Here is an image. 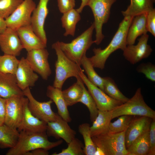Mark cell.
Segmentation results:
<instances>
[{
	"instance_id": "3",
	"label": "cell",
	"mask_w": 155,
	"mask_h": 155,
	"mask_svg": "<svg viewBox=\"0 0 155 155\" xmlns=\"http://www.w3.org/2000/svg\"><path fill=\"white\" fill-rule=\"evenodd\" d=\"M52 48L55 51L57 56L53 86L62 90L64 83L68 78L74 77L77 80H81L80 75L82 70L80 66L66 56L61 49L57 41L52 44Z\"/></svg>"
},
{
	"instance_id": "30",
	"label": "cell",
	"mask_w": 155,
	"mask_h": 155,
	"mask_svg": "<svg viewBox=\"0 0 155 155\" xmlns=\"http://www.w3.org/2000/svg\"><path fill=\"white\" fill-rule=\"evenodd\" d=\"M81 65L82 66L90 81L104 91V77H101L96 72L89 58L87 57L86 55L82 59Z\"/></svg>"
},
{
	"instance_id": "35",
	"label": "cell",
	"mask_w": 155,
	"mask_h": 155,
	"mask_svg": "<svg viewBox=\"0 0 155 155\" xmlns=\"http://www.w3.org/2000/svg\"><path fill=\"white\" fill-rule=\"evenodd\" d=\"M68 146L59 153L53 155H84V145L78 139L75 137L68 144Z\"/></svg>"
},
{
	"instance_id": "44",
	"label": "cell",
	"mask_w": 155,
	"mask_h": 155,
	"mask_svg": "<svg viewBox=\"0 0 155 155\" xmlns=\"http://www.w3.org/2000/svg\"><path fill=\"white\" fill-rule=\"evenodd\" d=\"M7 27L5 19L0 16V34L2 33Z\"/></svg>"
},
{
	"instance_id": "18",
	"label": "cell",
	"mask_w": 155,
	"mask_h": 155,
	"mask_svg": "<svg viewBox=\"0 0 155 155\" xmlns=\"http://www.w3.org/2000/svg\"><path fill=\"white\" fill-rule=\"evenodd\" d=\"M134 117L125 130V146L127 149L137 137L149 130L152 119L147 117Z\"/></svg>"
},
{
	"instance_id": "32",
	"label": "cell",
	"mask_w": 155,
	"mask_h": 155,
	"mask_svg": "<svg viewBox=\"0 0 155 155\" xmlns=\"http://www.w3.org/2000/svg\"><path fill=\"white\" fill-rule=\"evenodd\" d=\"M104 92L113 98L124 103L129 99L120 91L114 80L109 77H104Z\"/></svg>"
},
{
	"instance_id": "5",
	"label": "cell",
	"mask_w": 155,
	"mask_h": 155,
	"mask_svg": "<svg viewBox=\"0 0 155 155\" xmlns=\"http://www.w3.org/2000/svg\"><path fill=\"white\" fill-rule=\"evenodd\" d=\"M123 115L145 116L155 119V111L145 102L140 88L131 98L113 110L112 119Z\"/></svg>"
},
{
	"instance_id": "6",
	"label": "cell",
	"mask_w": 155,
	"mask_h": 155,
	"mask_svg": "<svg viewBox=\"0 0 155 155\" xmlns=\"http://www.w3.org/2000/svg\"><path fill=\"white\" fill-rule=\"evenodd\" d=\"M125 131L92 137L97 148L104 155H129L125 146Z\"/></svg>"
},
{
	"instance_id": "15",
	"label": "cell",
	"mask_w": 155,
	"mask_h": 155,
	"mask_svg": "<svg viewBox=\"0 0 155 155\" xmlns=\"http://www.w3.org/2000/svg\"><path fill=\"white\" fill-rule=\"evenodd\" d=\"M46 132L48 136L57 139L62 138L67 144L75 137L76 134L75 131L58 113L54 121L47 123Z\"/></svg>"
},
{
	"instance_id": "23",
	"label": "cell",
	"mask_w": 155,
	"mask_h": 155,
	"mask_svg": "<svg viewBox=\"0 0 155 155\" xmlns=\"http://www.w3.org/2000/svg\"><path fill=\"white\" fill-rule=\"evenodd\" d=\"M147 13L134 17L129 28L127 37V45L134 44L139 36L147 34L146 27Z\"/></svg>"
},
{
	"instance_id": "7",
	"label": "cell",
	"mask_w": 155,
	"mask_h": 155,
	"mask_svg": "<svg viewBox=\"0 0 155 155\" xmlns=\"http://www.w3.org/2000/svg\"><path fill=\"white\" fill-rule=\"evenodd\" d=\"M117 0H89L88 5L91 8L94 18L93 22L95 30L94 43L99 44L104 36L102 32L103 25L108 20L113 4Z\"/></svg>"
},
{
	"instance_id": "31",
	"label": "cell",
	"mask_w": 155,
	"mask_h": 155,
	"mask_svg": "<svg viewBox=\"0 0 155 155\" xmlns=\"http://www.w3.org/2000/svg\"><path fill=\"white\" fill-rule=\"evenodd\" d=\"M90 126L89 124L84 123L80 125L78 127L79 132L84 139V152L85 155H95L97 150L92 139Z\"/></svg>"
},
{
	"instance_id": "2",
	"label": "cell",
	"mask_w": 155,
	"mask_h": 155,
	"mask_svg": "<svg viewBox=\"0 0 155 155\" xmlns=\"http://www.w3.org/2000/svg\"><path fill=\"white\" fill-rule=\"evenodd\" d=\"M20 136L16 145L10 148L6 155H26L28 152L38 148L49 150L62 144L61 140L55 142L50 141L46 132L33 133L20 131Z\"/></svg>"
},
{
	"instance_id": "9",
	"label": "cell",
	"mask_w": 155,
	"mask_h": 155,
	"mask_svg": "<svg viewBox=\"0 0 155 155\" xmlns=\"http://www.w3.org/2000/svg\"><path fill=\"white\" fill-rule=\"evenodd\" d=\"M36 6L33 0H23L5 19L7 27L16 30L21 27L30 25L31 15Z\"/></svg>"
},
{
	"instance_id": "26",
	"label": "cell",
	"mask_w": 155,
	"mask_h": 155,
	"mask_svg": "<svg viewBox=\"0 0 155 155\" xmlns=\"http://www.w3.org/2000/svg\"><path fill=\"white\" fill-rule=\"evenodd\" d=\"M81 18L80 13L76 9H73L63 13L61 20L62 26L65 30L64 36H74L76 25Z\"/></svg>"
},
{
	"instance_id": "12",
	"label": "cell",
	"mask_w": 155,
	"mask_h": 155,
	"mask_svg": "<svg viewBox=\"0 0 155 155\" xmlns=\"http://www.w3.org/2000/svg\"><path fill=\"white\" fill-rule=\"evenodd\" d=\"M24 95H14L6 99L4 123L18 129L22 121L26 97Z\"/></svg>"
},
{
	"instance_id": "19",
	"label": "cell",
	"mask_w": 155,
	"mask_h": 155,
	"mask_svg": "<svg viewBox=\"0 0 155 155\" xmlns=\"http://www.w3.org/2000/svg\"><path fill=\"white\" fill-rule=\"evenodd\" d=\"M28 100L26 97L24 107L22 118L17 129L20 132L39 133L46 132L47 123L34 116L28 107Z\"/></svg>"
},
{
	"instance_id": "45",
	"label": "cell",
	"mask_w": 155,
	"mask_h": 155,
	"mask_svg": "<svg viewBox=\"0 0 155 155\" xmlns=\"http://www.w3.org/2000/svg\"><path fill=\"white\" fill-rule=\"evenodd\" d=\"M89 0H82L81 3L80 7L76 9L77 11L79 13H81L84 7L88 5Z\"/></svg>"
},
{
	"instance_id": "4",
	"label": "cell",
	"mask_w": 155,
	"mask_h": 155,
	"mask_svg": "<svg viewBox=\"0 0 155 155\" xmlns=\"http://www.w3.org/2000/svg\"><path fill=\"white\" fill-rule=\"evenodd\" d=\"M94 29L93 23L89 28L71 42L57 41L61 49L66 56L80 66L87 51L94 43L92 38Z\"/></svg>"
},
{
	"instance_id": "25",
	"label": "cell",
	"mask_w": 155,
	"mask_h": 155,
	"mask_svg": "<svg viewBox=\"0 0 155 155\" xmlns=\"http://www.w3.org/2000/svg\"><path fill=\"white\" fill-rule=\"evenodd\" d=\"M20 133L16 128L10 127L5 124L0 126V148H11L16 145Z\"/></svg>"
},
{
	"instance_id": "27",
	"label": "cell",
	"mask_w": 155,
	"mask_h": 155,
	"mask_svg": "<svg viewBox=\"0 0 155 155\" xmlns=\"http://www.w3.org/2000/svg\"><path fill=\"white\" fill-rule=\"evenodd\" d=\"M130 5L121 13L124 17L136 16L147 13L154 8L151 0H130Z\"/></svg>"
},
{
	"instance_id": "13",
	"label": "cell",
	"mask_w": 155,
	"mask_h": 155,
	"mask_svg": "<svg viewBox=\"0 0 155 155\" xmlns=\"http://www.w3.org/2000/svg\"><path fill=\"white\" fill-rule=\"evenodd\" d=\"M149 37L147 34L141 35L136 45H127L123 51L124 57L131 64H135L151 55L152 50L148 44Z\"/></svg>"
},
{
	"instance_id": "38",
	"label": "cell",
	"mask_w": 155,
	"mask_h": 155,
	"mask_svg": "<svg viewBox=\"0 0 155 155\" xmlns=\"http://www.w3.org/2000/svg\"><path fill=\"white\" fill-rule=\"evenodd\" d=\"M137 71L143 73L148 79L155 81V66L150 62L142 63L137 67Z\"/></svg>"
},
{
	"instance_id": "17",
	"label": "cell",
	"mask_w": 155,
	"mask_h": 155,
	"mask_svg": "<svg viewBox=\"0 0 155 155\" xmlns=\"http://www.w3.org/2000/svg\"><path fill=\"white\" fill-rule=\"evenodd\" d=\"M15 75L18 86L22 91L34 86L39 78L24 57L20 60Z\"/></svg>"
},
{
	"instance_id": "1",
	"label": "cell",
	"mask_w": 155,
	"mask_h": 155,
	"mask_svg": "<svg viewBox=\"0 0 155 155\" xmlns=\"http://www.w3.org/2000/svg\"><path fill=\"white\" fill-rule=\"evenodd\" d=\"M134 17L127 16L120 23L118 30L108 45L102 49L94 48V55L89 59L94 67L103 69L107 59L115 51H123L127 45V37L128 30Z\"/></svg>"
},
{
	"instance_id": "28",
	"label": "cell",
	"mask_w": 155,
	"mask_h": 155,
	"mask_svg": "<svg viewBox=\"0 0 155 155\" xmlns=\"http://www.w3.org/2000/svg\"><path fill=\"white\" fill-rule=\"evenodd\" d=\"M149 130L137 137L127 149L129 155H148Z\"/></svg>"
},
{
	"instance_id": "20",
	"label": "cell",
	"mask_w": 155,
	"mask_h": 155,
	"mask_svg": "<svg viewBox=\"0 0 155 155\" xmlns=\"http://www.w3.org/2000/svg\"><path fill=\"white\" fill-rule=\"evenodd\" d=\"M16 31L23 49L27 52L46 47L34 32L30 25L21 27Z\"/></svg>"
},
{
	"instance_id": "8",
	"label": "cell",
	"mask_w": 155,
	"mask_h": 155,
	"mask_svg": "<svg viewBox=\"0 0 155 155\" xmlns=\"http://www.w3.org/2000/svg\"><path fill=\"white\" fill-rule=\"evenodd\" d=\"M80 77L94 99L98 109L101 111L113 110L123 103L114 99L98 87L91 83L82 70Z\"/></svg>"
},
{
	"instance_id": "14",
	"label": "cell",
	"mask_w": 155,
	"mask_h": 155,
	"mask_svg": "<svg viewBox=\"0 0 155 155\" xmlns=\"http://www.w3.org/2000/svg\"><path fill=\"white\" fill-rule=\"evenodd\" d=\"M49 0H39L32 13L30 24L35 33L46 45L47 38L44 24L49 13L48 4Z\"/></svg>"
},
{
	"instance_id": "36",
	"label": "cell",
	"mask_w": 155,
	"mask_h": 155,
	"mask_svg": "<svg viewBox=\"0 0 155 155\" xmlns=\"http://www.w3.org/2000/svg\"><path fill=\"white\" fill-rule=\"evenodd\" d=\"M134 116L123 115L120 116L118 119L113 122H111L109 127V132L116 133L125 131Z\"/></svg>"
},
{
	"instance_id": "34",
	"label": "cell",
	"mask_w": 155,
	"mask_h": 155,
	"mask_svg": "<svg viewBox=\"0 0 155 155\" xmlns=\"http://www.w3.org/2000/svg\"><path fill=\"white\" fill-rule=\"evenodd\" d=\"M82 87V94L79 102L83 104L88 108L90 113V119L92 122L98 115V110L94 99L85 87L84 84Z\"/></svg>"
},
{
	"instance_id": "22",
	"label": "cell",
	"mask_w": 155,
	"mask_h": 155,
	"mask_svg": "<svg viewBox=\"0 0 155 155\" xmlns=\"http://www.w3.org/2000/svg\"><path fill=\"white\" fill-rule=\"evenodd\" d=\"M46 95L55 104L58 114L68 123L71 122V119L67 108L68 106L63 96L62 90L49 85L47 88Z\"/></svg>"
},
{
	"instance_id": "40",
	"label": "cell",
	"mask_w": 155,
	"mask_h": 155,
	"mask_svg": "<svg viewBox=\"0 0 155 155\" xmlns=\"http://www.w3.org/2000/svg\"><path fill=\"white\" fill-rule=\"evenodd\" d=\"M150 151L148 155H155V119H152L149 132Z\"/></svg>"
},
{
	"instance_id": "42",
	"label": "cell",
	"mask_w": 155,
	"mask_h": 155,
	"mask_svg": "<svg viewBox=\"0 0 155 155\" xmlns=\"http://www.w3.org/2000/svg\"><path fill=\"white\" fill-rule=\"evenodd\" d=\"M6 99L0 96V126L4 123L6 107Z\"/></svg>"
},
{
	"instance_id": "37",
	"label": "cell",
	"mask_w": 155,
	"mask_h": 155,
	"mask_svg": "<svg viewBox=\"0 0 155 155\" xmlns=\"http://www.w3.org/2000/svg\"><path fill=\"white\" fill-rule=\"evenodd\" d=\"M23 0H0V16L5 19L16 10Z\"/></svg>"
},
{
	"instance_id": "33",
	"label": "cell",
	"mask_w": 155,
	"mask_h": 155,
	"mask_svg": "<svg viewBox=\"0 0 155 155\" xmlns=\"http://www.w3.org/2000/svg\"><path fill=\"white\" fill-rule=\"evenodd\" d=\"M19 60L14 56L5 54L0 55V72L15 75Z\"/></svg>"
},
{
	"instance_id": "41",
	"label": "cell",
	"mask_w": 155,
	"mask_h": 155,
	"mask_svg": "<svg viewBox=\"0 0 155 155\" xmlns=\"http://www.w3.org/2000/svg\"><path fill=\"white\" fill-rule=\"evenodd\" d=\"M57 2L59 10L63 13L73 9L75 6V0H57Z\"/></svg>"
},
{
	"instance_id": "46",
	"label": "cell",
	"mask_w": 155,
	"mask_h": 155,
	"mask_svg": "<svg viewBox=\"0 0 155 155\" xmlns=\"http://www.w3.org/2000/svg\"><path fill=\"white\" fill-rule=\"evenodd\" d=\"M152 1V2H153V3H154L155 2V0H151Z\"/></svg>"
},
{
	"instance_id": "16",
	"label": "cell",
	"mask_w": 155,
	"mask_h": 155,
	"mask_svg": "<svg viewBox=\"0 0 155 155\" xmlns=\"http://www.w3.org/2000/svg\"><path fill=\"white\" fill-rule=\"evenodd\" d=\"M0 48L5 54L20 55L24 49L16 30L7 27L0 34Z\"/></svg>"
},
{
	"instance_id": "10",
	"label": "cell",
	"mask_w": 155,
	"mask_h": 155,
	"mask_svg": "<svg viewBox=\"0 0 155 155\" xmlns=\"http://www.w3.org/2000/svg\"><path fill=\"white\" fill-rule=\"evenodd\" d=\"M23 91L24 96L28 100V108L34 116L46 123L55 119L57 113H54L51 109L52 100L50 99L44 102L37 101L32 95L29 87Z\"/></svg>"
},
{
	"instance_id": "43",
	"label": "cell",
	"mask_w": 155,
	"mask_h": 155,
	"mask_svg": "<svg viewBox=\"0 0 155 155\" xmlns=\"http://www.w3.org/2000/svg\"><path fill=\"white\" fill-rule=\"evenodd\" d=\"M48 151L44 148H38L27 153L26 155H48Z\"/></svg>"
},
{
	"instance_id": "24",
	"label": "cell",
	"mask_w": 155,
	"mask_h": 155,
	"mask_svg": "<svg viewBox=\"0 0 155 155\" xmlns=\"http://www.w3.org/2000/svg\"><path fill=\"white\" fill-rule=\"evenodd\" d=\"M112 111L98 110V113L90 126L92 137L109 132V127L112 119Z\"/></svg>"
},
{
	"instance_id": "29",
	"label": "cell",
	"mask_w": 155,
	"mask_h": 155,
	"mask_svg": "<svg viewBox=\"0 0 155 155\" xmlns=\"http://www.w3.org/2000/svg\"><path fill=\"white\" fill-rule=\"evenodd\" d=\"M83 84L82 80H77L76 82L68 88L62 91L63 96L68 106L79 102L82 94Z\"/></svg>"
},
{
	"instance_id": "39",
	"label": "cell",
	"mask_w": 155,
	"mask_h": 155,
	"mask_svg": "<svg viewBox=\"0 0 155 155\" xmlns=\"http://www.w3.org/2000/svg\"><path fill=\"white\" fill-rule=\"evenodd\" d=\"M146 27L148 32L155 36V9L147 13Z\"/></svg>"
},
{
	"instance_id": "11",
	"label": "cell",
	"mask_w": 155,
	"mask_h": 155,
	"mask_svg": "<svg viewBox=\"0 0 155 155\" xmlns=\"http://www.w3.org/2000/svg\"><path fill=\"white\" fill-rule=\"evenodd\" d=\"M26 58L36 73L44 80H47L51 73L48 61L49 53L45 48L33 49L27 52Z\"/></svg>"
},
{
	"instance_id": "21",
	"label": "cell",
	"mask_w": 155,
	"mask_h": 155,
	"mask_svg": "<svg viewBox=\"0 0 155 155\" xmlns=\"http://www.w3.org/2000/svg\"><path fill=\"white\" fill-rule=\"evenodd\" d=\"M14 95H24L18 86L15 75L0 72V96L7 99Z\"/></svg>"
}]
</instances>
